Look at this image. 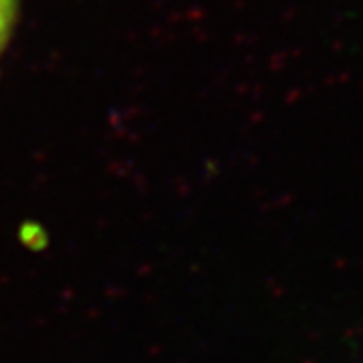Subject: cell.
<instances>
[{
	"label": "cell",
	"instance_id": "1",
	"mask_svg": "<svg viewBox=\"0 0 363 363\" xmlns=\"http://www.w3.org/2000/svg\"><path fill=\"white\" fill-rule=\"evenodd\" d=\"M18 13V0H0V55L13 35Z\"/></svg>",
	"mask_w": 363,
	"mask_h": 363
}]
</instances>
